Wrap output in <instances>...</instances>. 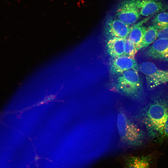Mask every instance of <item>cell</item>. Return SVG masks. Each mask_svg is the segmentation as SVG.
Masks as SVG:
<instances>
[{"mask_svg":"<svg viewBox=\"0 0 168 168\" xmlns=\"http://www.w3.org/2000/svg\"><path fill=\"white\" fill-rule=\"evenodd\" d=\"M137 117L150 138L162 135L168 118V89H159L147 95Z\"/></svg>","mask_w":168,"mask_h":168,"instance_id":"cell-1","label":"cell"},{"mask_svg":"<svg viewBox=\"0 0 168 168\" xmlns=\"http://www.w3.org/2000/svg\"><path fill=\"white\" fill-rule=\"evenodd\" d=\"M116 124L120 141L126 146H141L150 138L139 119L134 118L123 110H120L118 113Z\"/></svg>","mask_w":168,"mask_h":168,"instance_id":"cell-2","label":"cell"},{"mask_svg":"<svg viewBox=\"0 0 168 168\" xmlns=\"http://www.w3.org/2000/svg\"><path fill=\"white\" fill-rule=\"evenodd\" d=\"M138 71L129 70L116 77L113 84L114 89L141 105L144 103L147 95H145Z\"/></svg>","mask_w":168,"mask_h":168,"instance_id":"cell-3","label":"cell"},{"mask_svg":"<svg viewBox=\"0 0 168 168\" xmlns=\"http://www.w3.org/2000/svg\"><path fill=\"white\" fill-rule=\"evenodd\" d=\"M139 69L145 76L147 86L149 90L168 82V71L158 69L152 62L142 63L140 65Z\"/></svg>","mask_w":168,"mask_h":168,"instance_id":"cell-4","label":"cell"},{"mask_svg":"<svg viewBox=\"0 0 168 168\" xmlns=\"http://www.w3.org/2000/svg\"><path fill=\"white\" fill-rule=\"evenodd\" d=\"M140 16L136 0H124L119 5L116 12V18L128 25L136 22Z\"/></svg>","mask_w":168,"mask_h":168,"instance_id":"cell-5","label":"cell"},{"mask_svg":"<svg viewBox=\"0 0 168 168\" xmlns=\"http://www.w3.org/2000/svg\"><path fill=\"white\" fill-rule=\"evenodd\" d=\"M131 26L122 22L117 18L110 17L106 21L105 32L109 39L113 37L127 38Z\"/></svg>","mask_w":168,"mask_h":168,"instance_id":"cell-6","label":"cell"},{"mask_svg":"<svg viewBox=\"0 0 168 168\" xmlns=\"http://www.w3.org/2000/svg\"><path fill=\"white\" fill-rule=\"evenodd\" d=\"M129 70L138 71L139 67L134 58L123 55L114 58L110 65L109 71L111 75L116 77Z\"/></svg>","mask_w":168,"mask_h":168,"instance_id":"cell-7","label":"cell"},{"mask_svg":"<svg viewBox=\"0 0 168 168\" xmlns=\"http://www.w3.org/2000/svg\"><path fill=\"white\" fill-rule=\"evenodd\" d=\"M146 52L147 56L151 58L168 62V39L158 38Z\"/></svg>","mask_w":168,"mask_h":168,"instance_id":"cell-8","label":"cell"},{"mask_svg":"<svg viewBox=\"0 0 168 168\" xmlns=\"http://www.w3.org/2000/svg\"><path fill=\"white\" fill-rule=\"evenodd\" d=\"M140 15L147 16L165 11L168 7L158 0H136Z\"/></svg>","mask_w":168,"mask_h":168,"instance_id":"cell-9","label":"cell"},{"mask_svg":"<svg viewBox=\"0 0 168 168\" xmlns=\"http://www.w3.org/2000/svg\"><path fill=\"white\" fill-rule=\"evenodd\" d=\"M125 39L116 37L109 39L106 48L107 53L111 57L114 58L124 55Z\"/></svg>","mask_w":168,"mask_h":168,"instance_id":"cell-10","label":"cell"},{"mask_svg":"<svg viewBox=\"0 0 168 168\" xmlns=\"http://www.w3.org/2000/svg\"><path fill=\"white\" fill-rule=\"evenodd\" d=\"M152 160L151 155L127 156L124 158L126 168H150Z\"/></svg>","mask_w":168,"mask_h":168,"instance_id":"cell-11","label":"cell"},{"mask_svg":"<svg viewBox=\"0 0 168 168\" xmlns=\"http://www.w3.org/2000/svg\"><path fill=\"white\" fill-rule=\"evenodd\" d=\"M147 20H143L131 26L130 30L127 37L135 44L138 50L140 49L146 29L142 24Z\"/></svg>","mask_w":168,"mask_h":168,"instance_id":"cell-12","label":"cell"},{"mask_svg":"<svg viewBox=\"0 0 168 168\" xmlns=\"http://www.w3.org/2000/svg\"><path fill=\"white\" fill-rule=\"evenodd\" d=\"M158 29L152 25L146 27L140 49L147 47L153 43L157 37Z\"/></svg>","mask_w":168,"mask_h":168,"instance_id":"cell-13","label":"cell"},{"mask_svg":"<svg viewBox=\"0 0 168 168\" xmlns=\"http://www.w3.org/2000/svg\"><path fill=\"white\" fill-rule=\"evenodd\" d=\"M153 25L159 30L168 25V12H160L156 15L152 20Z\"/></svg>","mask_w":168,"mask_h":168,"instance_id":"cell-14","label":"cell"},{"mask_svg":"<svg viewBox=\"0 0 168 168\" xmlns=\"http://www.w3.org/2000/svg\"><path fill=\"white\" fill-rule=\"evenodd\" d=\"M138 51L135 44L128 38L126 39L124 55L134 58Z\"/></svg>","mask_w":168,"mask_h":168,"instance_id":"cell-15","label":"cell"},{"mask_svg":"<svg viewBox=\"0 0 168 168\" xmlns=\"http://www.w3.org/2000/svg\"><path fill=\"white\" fill-rule=\"evenodd\" d=\"M56 96V95L54 94L50 95L47 96L45 97L41 101L30 106H29L24 109L21 110V111L23 112L29 110L36 106H40L44 104H47L50 102L53 101L55 99Z\"/></svg>","mask_w":168,"mask_h":168,"instance_id":"cell-16","label":"cell"},{"mask_svg":"<svg viewBox=\"0 0 168 168\" xmlns=\"http://www.w3.org/2000/svg\"><path fill=\"white\" fill-rule=\"evenodd\" d=\"M157 38L168 39V25L165 27L159 30Z\"/></svg>","mask_w":168,"mask_h":168,"instance_id":"cell-17","label":"cell"},{"mask_svg":"<svg viewBox=\"0 0 168 168\" xmlns=\"http://www.w3.org/2000/svg\"><path fill=\"white\" fill-rule=\"evenodd\" d=\"M162 135L168 138V118L164 125Z\"/></svg>","mask_w":168,"mask_h":168,"instance_id":"cell-18","label":"cell"}]
</instances>
